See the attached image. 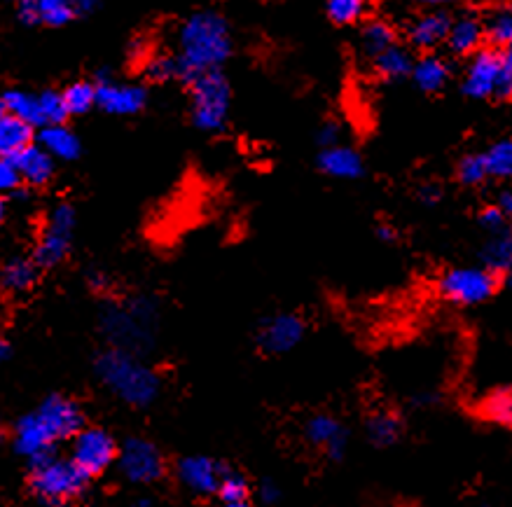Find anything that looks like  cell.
Segmentation results:
<instances>
[{
  "mask_svg": "<svg viewBox=\"0 0 512 507\" xmlns=\"http://www.w3.org/2000/svg\"><path fill=\"white\" fill-rule=\"evenodd\" d=\"M234 52L230 22L216 10L190 15L178 29V47L174 52L178 80L192 85L204 73L223 71Z\"/></svg>",
  "mask_w": 512,
  "mask_h": 507,
  "instance_id": "6da1fadb",
  "label": "cell"
},
{
  "mask_svg": "<svg viewBox=\"0 0 512 507\" xmlns=\"http://www.w3.org/2000/svg\"><path fill=\"white\" fill-rule=\"evenodd\" d=\"M85 428V412L66 395H50L36 409L15 423L12 447L26 461L57 451L59 444L73 440Z\"/></svg>",
  "mask_w": 512,
  "mask_h": 507,
  "instance_id": "7a4b0ae2",
  "label": "cell"
},
{
  "mask_svg": "<svg viewBox=\"0 0 512 507\" xmlns=\"http://www.w3.org/2000/svg\"><path fill=\"white\" fill-rule=\"evenodd\" d=\"M99 328L113 349L143 356L155 346L159 330V304L148 295L108 302L101 311Z\"/></svg>",
  "mask_w": 512,
  "mask_h": 507,
  "instance_id": "3957f363",
  "label": "cell"
},
{
  "mask_svg": "<svg viewBox=\"0 0 512 507\" xmlns=\"http://www.w3.org/2000/svg\"><path fill=\"white\" fill-rule=\"evenodd\" d=\"M94 372L115 398L131 407H150L162 391V379L141 356L108 346L94 360Z\"/></svg>",
  "mask_w": 512,
  "mask_h": 507,
  "instance_id": "277c9868",
  "label": "cell"
},
{
  "mask_svg": "<svg viewBox=\"0 0 512 507\" xmlns=\"http://www.w3.org/2000/svg\"><path fill=\"white\" fill-rule=\"evenodd\" d=\"M29 489L38 503L64 507L89 489V477L71 458H61L54 451L29 461Z\"/></svg>",
  "mask_w": 512,
  "mask_h": 507,
  "instance_id": "5b68a950",
  "label": "cell"
},
{
  "mask_svg": "<svg viewBox=\"0 0 512 507\" xmlns=\"http://www.w3.org/2000/svg\"><path fill=\"white\" fill-rule=\"evenodd\" d=\"M192 94V124L206 134H218L225 129L232 106V87L223 71L204 73L190 85Z\"/></svg>",
  "mask_w": 512,
  "mask_h": 507,
  "instance_id": "8992f818",
  "label": "cell"
},
{
  "mask_svg": "<svg viewBox=\"0 0 512 507\" xmlns=\"http://www.w3.org/2000/svg\"><path fill=\"white\" fill-rule=\"evenodd\" d=\"M75 225H78V215H75V208L71 204H59L52 208L31 255L40 269H52L68 258L73 248Z\"/></svg>",
  "mask_w": 512,
  "mask_h": 507,
  "instance_id": "52a82bcc",
  "label": "cell"
},
{
  "mask_svg": "<svg viewBox=\"0 0 512 507\" xmlns=\"http://www.w3.org/2000/svg\"><path fill=\"white\" fill-rule=\"evenodd\" d=\"M501 279L484 267H454L438 279V293L459 307H477L496 295Z\"/></svg>",
  "mask_w": 512,
  "mask_h": 507,
  "instance_id": "ba28073f",
  "label": "cell"
},
{
  "mask_svg": "<svg viewBox=\"0 0 512 507\" xmlns=\"http://www.w3.org/2000/svg\"><path fill=\"white\" fill-rule=\"evenodd\" d=\"M115 463L120 465L122 477L138 486L155 484L166 472L164 454L155 442L145 440V437H129L127 442L120 444Z\"/></svg>",
  "mask_w": 512,
  "mask_h": 507,
  "instance_id": "9c48e42d",
  "label": "cell"
},
{
  "mask_svg": "<svg viewBox=\"0 0 512 507\" xmlns=\"http://www.w3.org/2000/svg\"><path fill=\"white\" fill-rule=\"evenodd\" d=\"M117 449H120V444L115 442V437L108 430L85 426L73 437L71 461L92 479L103 475L117 461Z\"/></svg>",
  "mask_w": 512,
  "mask_h": 507,
  "instance_id": "30bf717a",
  "label": "cell"
},
{
  "mask_svg": "<svg viewBox=\"0 0 512 507\" xmlns=\"http://www.w3.org/2000/svg\"><path fill=\"white\" fill-rule=\"evenodd\" d=\"M503 52L505 50L482 47V50H477L473 57H470L461 82V92L466 94L468 99L484 101L494 96L496 80L503 64Z\"/></svg>",
  "mask_w": 512,
  "mask_h": 507,
  "instance_id": "8fae6325",
  "label": "cell"
},
{
  "mask_svg": "<svg viewBox=\"0 0 512 507\" xmlns=\"http://www.w3.org/2000/svg\"><path fill=\"white\" fill-rule=\"evenodd\" d=\"M304 321L297 314H274L260 323L258 346L269 356H283L304 339Z\"/></svg>",
  "mask_w": 512,
  "mask_h": 507,
  "instance_id": "7c38bea8",
  "label": "cell"
},
{
  "mask_svg": "<svg viewBox=\"0 0 512 507\" xmlns=\"http://www.w3.org/2000/svg\"><path fill=\"white\" fill-rule=\"evenodd\" d=\"M96 108H101L108 115H136L148 106V87L134 85H117V82H96Z\"/></svg>",
  "mask_w": 512,
  "mask_h": 507,
  "instance_id": "4fadbf2b",
  "label": "cell"
},
{
  "mask_svg": "<svg viewBox=\"0 0 512 507\" xmlns=\"http://www.w3.org/2000/svg\"><path fill=\"white\" fill-rule=\"evenodd\" d=\"M225 470L223 463L213 461L209 456H185L176 465V477L185 489L197 496H213L218 493Z\"/></svg>",
  "mask_w": 512,
  "mask_h": 507,
  "instance_id": "5bb4252c",
  "label": "cell"
},
{
  "mask_svg": "<svg viewBox=\"0 0 512 507\" xmlns=\"http://www.w3.org/2000/svg\"><path fill=\"white\" fill-rule=\"evenodd\" d=\"M304 435L314 447L325 449L332 461H342L349 447V430L342 421H337L335 416L328 414H316L311 416L304 426Z\"/></svg>",
  "mask_w": 512,
  "mask_h": 507,
  "instance_id": "9a60e30c",
  "label": "cell"
},
{
  "mask_svg": "<svg viewBox=\"0 0 512 507\" xmlns=\"http://www.w3.org/2000/svg\"><path fill=\"white\" fill-rule=\"evenodd\" d=\"M17 17L26 26H52V29H59V26L73 22L78 15H75L68 0H19Z\"/></svg>",
  "mask_w": 512,
  "mask_h": 507,
  "instance_id": "2e32d148",
  "label": "cell"
},
{
  "mask_svg": "<svg viewBox=\"0 0 512 507\" xmlns=\"http://www.w3.org/2000/svg\"><path fill=\"white\" fill-rule=\"evenodd\" d=\"M445 45L454 57H473L477 50L484 47L482 17L475 15V12H463L459 17H452Z\"/></svg>",
  "mask_w": 512,
  "mask_h": 507,
  "instance_id": "e0dca14e",
  "label": "cell"
},
{
  "mask_svg": "<svg viewBox=\"0 0 512 507\" xmlns=\"http://www.w3.org/2000/svg\"><path fill=\"white\" fill-rule=\"evenodd\" d=\"M318 169L325 176L337 180H358L365 176V162L361 152L349 148V145H332V148H323L316 157Z\"/></svg>",
  "mask_w": 512,
  "mask_h": 507,
  "instance_id": "ac0fdd59",
  "label": "cell"
},
{
  "mask_svg": "<svg viewBox=\"0 0 512 507\" xmlns=\"http://www.w3.org/2000/svg\"><path fill=\"white\" fill-rule=\"evenodd\" d=\"M449 24H452V15L447 10H428L417 22H412L410 31H407V40H410L414 50L431 52L435 47L445 45Z\"/></svg>",
  "mask_w": 512,
  "mask_h": 507,
  "instance_id": "d6986e66",
  "label": "cell"
},
{
  "mask_svg": "<svg viewBox=\"0 0 512 507\" xmlns=\"http://www.w3.org/2000/svg\"><path fill=\"white\" fill-rule=\"evenodd\" d=\"M410 80L419 92L440 94L452 80V64L438 54H426V57L414 59Z\"/></svg>",
  "mask_w": 512,
  "mask_h": 507,
  "instance_id": "ffe728a7",
  "label": "cell"
},
{
  "mask_svg": "<svg viewBox=\"0 0 512 507\" xmlns=\"http://www.w3.org/2000/svg\"><path fill=\"white\" fill-rule=\"evenodd\" d=\"M12 162L17 166L22 183L31 187H43L50 183L54 176V159L47 155L38 143H33L26 150L19 152Z\"/></svg>",
  "mask_w": 512,
  "mask_h": 507,
  "instance_id": "44dd1931",
  "label": "cell"
},
{
  "mask_svg": "<svg viewBox=\"0 0 512 507\" xmlns=\"http://www.w3.org/2000/svg\"><path fill=\"white\" fill-rule=\"evenodd\" d=\"M40 276V267L33 258L17 255L0 267V290L8 295H24L36 288Z\"/></svg>",
  "mask_w": 512,
  "mask_h": 507,
  "instance_id": "7402d4cb",
  "label": "cell"
},
{
  "mask_svg": "<svg viewBox=\"0 0 512 507\" xmlns=\"http://www.w3.org/2000/svg\"><path fill=\"white\" fill-rule=\"evenodd\" d=\"M38 145L50 155L54 162H73L80 157L82 143L75 131L64 124H54V127H43L38 134Z\"/></svg>",
  "mask_w": 512,
  "mask_h": 507,
  "instance_id": "603a6c76",
  "label": "cell"
},
{
  "mask_svg": "<svg viewBox=\"0 0 512 507\" xmlns=\"http://www.w3.org/2000/svg\"><path fill=\"white\" fill-rule=\"evenodd\" d=\"M480 260L482 267L491 272L494 276H498L503 281H510V272H512V234L510 229L508 232L501 234H491L489 241L484 243L480 250Z\"/></svg>",
  "mask_w": 512,
  "mask_h": 507,
  "instance_id": "cb8c5ba5",
  "label": "cell"
},
{
  "mask_svg": "<svg viewBox=\"0 0 512 507\" xmlns=\"http://www.w3.org/2000/svg\"><path fill=\"white\" fill-rule=\"evenodd\" d=\"M370 64H372V73H375L379 80L400 82L410 78L412 66H414V54L403 45H393L386 52L379 54V57L372 59Z\"/></svg>",
  "mask_w": 512,
  "mask_h": 507,
  "instance_id": "d4e9b609",
  "label": "cell"
},
{
  "mask_svg": "<svg viewBox=\"0 0 512 507\" xmlns=\"http://www.w3.org/2000/svg\"><path fill=\"white\" fill-rule=\"evenodd\" d=\"M33 127L17 117H0V159H15L19 152L33 145Z\"/></svg>",
  "mask_w": 512,
  "mask_h": 507,
  "instance_id": "484cf974",
  "label": "cell"
},
{
  "mask_svg": "<svg viewBox=\"0 0 512 507\" xmlns=\"http://www.w3.org/2000/svg\"><path fill=\"white\" fill-rule=\"evenodd\" d=\"M475 412L480 419L496 423V426H510L512 423V395L508 386H498L494 391L484 393L477 402Z\"/></svg>",
  "mask_w": 512,
  "mask_h": 507,
  "instance_id": "4316f807",
  "label": "cell"
},
{
  "mask_svg": "<svg viewBox=\"0 0 512 507\" xmlns=\"http://www.w3.org/2000/svg\"><path fill=\"white\" fill-rule=\"evenodd\" d=\"M393 45H398V33L389 22H384V19H372V22L363 26L361 54L365 59L372 61Z\"/></svg>",
  "mask_w": 512,
  "mask_h": 507,
  "instance_id": "83f0119b",
  "label": "cell"
},
{
  "mask_svg": "<svg viewBox=\"0 0 512 507\" xmlns=\"http://www.w3.org/2000/svg\"><path fill=\"white\" fill-rule=\"evenodd\" d=\"M365 433L375 447H393L403 437V421L393 412H375L365 421Z\"/></svg>",
  "mask_w": 512,
  "mask_h": 507,
  "instance_id": "f1b7e54d",
  "label": "cell"
},
{
  "mask_svg": "<svg viewBox=\"0 0 512 507\" xmlns=\"http://www.w3.org/2000/svg\"><path fill=\"white\" fill-rule=\"evenodd\" d=\"M484 24V43L494 50H510L512 45V12L508 5H501L482 19Z\"/></svg>",
  "mask_w": 512,
  "mask_h": 507,
  "instance_id": "f546056e",
  "label": "cell"
},
{
  "mask_svg": "<svg viewBox=\"0 0 512 507\" xmlns=\"http://www.w3.org/2000/svg\"><path fill=\"white\" fill-rule=\"evenodd\" d=\"M3 101H5V110H8V115L26 122L33 129L40 127L38 94L24 92V89H10V92L3 94Z\"/></svg>",
  "mask_w": 512,
  "mask_h": 507,
  "instance_id": "4dcf8cb0",
  "label": "cell"
},
{
  "mask_svg": "<svg viewBox=\"0 0 512 507\" xmlns=\"http://www.w3.org/2000/svg\"><path fill=\"white\" fill-rule=\"evenodd\" d=\"M484 169H487V178L505 180L512 173V141L510 138H501V141L491 143L487 150L482 152Z\"/></svg>",
  "mask_w": 512,
  "mask_h": 507,
  "instance_id": "1f68e13d",
  "label": "cell"
},
{
  "mask_svg": "<svg viewBox=\"0 0 512 507\" xmlns=\"http://www.w3.org/2000/svg\"><path fill=\"white\" fill-rule=\"evenodd\" d=\"M68 115H85L89 110L96 108V87L94 82H73L61 92Z\"/></svg>",
  "mask_w": 512,
  "mask_h": 507,
  "instance_id": "d6a6232c",
  "label": "cell"
},
{
  "mask_svg": "<svg viewBox=\"0 0 512 507\" xmlns=\"http://www.w3.org/2000/svg\"><path fill=\"white\" fill-rule=\"evenodd\" d=\"M368 8L370 0H328V3H325V12H328L330 22L337 26L361 22Z\"/></svg>",
  "mask_w": 512,
  "mask_h": 507,
  "instance_id": "836d02e7",
  "label": "cell"
},
{
  "mask_svg": "<svg viewBox=\"0 0 512 507\" xmlns=\"http://www.w3.org/2000/svg\"><path fill=\"white\" fill-rule=\"evenodd\" d=\"M38 117H40V127H54V124H64L66 122V106H64V99H61V92H52V89H47V92H40L38 94Z\"/></svg>",
  "mask_w": 512,
  "mask_h": 507,
  "instance_id": "e575fe53",
  "label": "cell"
},
{
  "mask_svg": "<svg viewBox=\"0 0 512 507\" xmlns=\"http://www.w3.org/2000/svg\"><path fill=\"white\" fill-rule=\"evenodd\" d=\"M248 493H251L248 479L241 475V472L227 468L218 486L220 500H223V503H248Z\"/></svg>",
  "mask_w": 512,
  "mask_h": 507,
  "instance_id": "d590c367",
  "label": "cell"
},
{
  "mask_svg": "<svg viewBox=\"0 0 512 507\" xmlns=\"http://www.w3.org/2000/svg\"><path fill=\"white\" fill-rule=\"evenodd\" d=\"M143 73H145V78H148L150 82H155V85L174 82V80H178L176 57L174 54H159V57L145 59Z\"/></svg>",
  "mask_w": 512,
  "mask_h": 507,
  "instance_id": "8d00e7d4",
  "label": "cell"
},
{
  "mask_svg": "<svg viewBox=\"0 0 512 507\" xmlns=\"http://www.w3.org/2000/svg\"><path fill=\"white\" fill-rule=\"evenodd\" d=\"M456 180L468 187H477L482 185L484 180H489L487 169H484L482 152H473V155H466L459 159V164H456Z\"/></svg>",
  "mask_w": 512,
  "mask_h": 507,
  "instance_id": "74e56055",
  "label": "cell"
},
{
  "mask_svg": "<svg viewBox=\"0 0 512 507\" xmlns=\"http://www.w3.org/2000/svg\"><path fill=\"white\" fill-rule=\"evenodd\" d=\"M510 218L508 215H503L501 211H498L496 206H487L482 208L480 215H477V222H480V227L487 232L489 236L491 234H501V232H508L510 229Z\"/></svg>",
  "mask_w": 512,
  "mask_h": 507,
  "instance_id": "f35d334b",
  "label": "cell"
},
{
  "mask_svg": "<svg viewBox=\"0 0 512 507\" xmlns=\"http://www.w3.org/2000/svg\"><path fill=\"white\" fill-rule=\"evenodd\" d=\"M22 187V178L12 159H0V199Z\"/></svg>",
  "mask_w": 512,
  "mask_h": 507,
  "instance_id": "ab89813d",
  "label": "cell"
},
{
  "mask_svg": "<svg viewBox=\"0 0 512 507\" xmlns=\"http://www.w3.org/2000/svg\"><path fill=\"white\" fill-rule=\"evenodd\" d=\"M510 96H512V52L505 50V52H503L501 73H498V80H496L494 99L508 101Z\"/></svg>",
  "mask_w": 512,
  "mask_h": 507,
  "instance_id": "60d3db41",
  "label": "cell"
},
{
  "mask_svg": "<svg viewBox=\"0 0 512 507\" xmlns=\"http://www.w3.org/2000/svg\"><path fill=\"white\" fill-rule=\"evenodd\" d=\"M339 138H342V127H339V122H335V120L323 122L316 131V141H318V145H321V150L332 148V145H339Z\"/></svg>",
  "mask_w": 512,
  "mask_h": 507,
  "instance_id": "b9f144b4",
  "label": "cell"
},
{
  "mask_svg": "<svg viewBox=\"0 0 512 507\" xmlns=\"http://www.w3.org/2000/svg\"><path fill=\"white\" fill-rule=\"evenodd\" d=\"M87 286L96 295H108L110 288H113V279H110L106 272H101V269H94V272L87 276Z\"/></svg>",
  "mask_w": 512,
  "mask_h": 507,
  "instance_id": "7bdbcfd3",
  "label": "cell"
},
{
  "mask_svg": "<svg viewBox=\"0 0 512 507\" xmlns=\"http://www.w3.org/2000/svg\"><path fill=\"white\" fill-rule=\"evenodd\" d=\"M417 199H419V204H424V206H438L440 201H442V190H440V185H435V183H424V185H419V190H417Z\"/></svg>",
  "mask_w": 512,
  "mask_h": 507,
  "instance_id": "ee69618b",
  "label": "cell"
},
{
  "mask_svg": "<svg viewBox=\"0 0 512 507\" xmlns=\"http://www.w3.org/2000/svg\"><path fill=\"white\" fill-rule=\"evenodd\" d=\"M258 496L265 505H276L281 500V486L274 479H262L258 486Z\"/></svg>",
  "mask_w": 512,
  "mask_h": 507,
  "instance_id": "f6af8a7d",
  "label": "cell"
},
{
  "mask_svg": "<svg viewBox=\"0 0 512 507\" xmlns=\"http://www.w3.org/2000/svg\"><path fill=\"white\" fill-rule=\"evenodd\" d=\"M71 8L75 10V15H89L101 5V0H68Z\"/></svg>",
  "mask_w": 512,
  "mask_h": 507,
  "instance_id": "bcb514c9",
  "label": "cell"
},
{
  "mask_svg": "<svg viewBox=\"0 0 512 507\" xmlns=\"http://www.w3.org/2000/svg\"><path fill=\"white\" fill-rule=\"evenodd\" d=\"M498 211H501L503 215H512V192L510 190H501L498 192V197H496V204H494Z\"/></svg>",
  "mask_w": 512,
  "mask_h": 507,
  "instance_id": "7dc6e473",
  "label": "cell"
},
{
  "mask_svg": "<svg viewBox=\"0 0 512 507\" xmlns=\"http://www.w3.org/2000/svg\"><path fill=\"white\" fill-rule=\"evenodd\" d=\"M375 234H377V239L382 241V243H396L400 239L398 232H396V227H391V225H379Z\"/></svg>",
  "mask_w": 512,
  "mask_h": 507,
  "instance_id": "c3c4849f",
  "label": "cell"
},
{
  "mask_svg": "<svg viewBox=\"0 0 512 507\" xmlns=\"http://www.w3.org/2000/svg\"><path fill=\"white\" fill-rule=\"evenodd\" d=\"M419 5H424L428 10H447L449 5H454L456 0H417Z\"/></svg>",
  "mask_w": 512,
  "mask_h": 507,
  "instance_id": "681fc988",
  "label": "cell"
},
{
  "mask_svg": "<svg viewBox=\"0 0 512 507\" xmlns=\"http://www.w3.org/2000/svg\"><path fill=\"white\" fill-rule=\"evenodd\" d=\"M129 54L131 57H145L148 59V45H145V40H134V43H131V47H129Z\"/></svg>",
  "mask_w": 512,
  "mask_h": 507,
  "instance_id": "f907efd6",
  "label": "cell"
},
{
  "mask_svg": "<svg viewBox=\"0 0 512 507\" xmlns=\"http://www.w3.org/2000/svg\"><path fill=\"white\" fill-rule=\"evenodd\" d=\"M10 353H12V349H10V344H8V342H5V339H3V337H0V365H3V363H8Z\"/></svg>",
  "mask_w": 512,
  "mask_h": 507,
  "instance_id": "816d5d0a",
  "label": "cell"
},
{
  "mask_svg": "<svg viewBox=\"0 0 512 507\" xmlns=\"http://www.w3.org/2000/svg\"><path fill=\"white\" fill-rule=\"evenodd\" d=\"M5 220H8V201L0 199V227H3Z\"/></svg>",
  "mask_w": 512,
  "mask_h": 507,
  "instance_id": "f5cc1de1",
  "label": "cell"
},
{
  "mask_svg": "<svg viewBox=\"0 0 512 507\" xmlns=\"http://www.w3.org/2000/svg\"><path fill=\"white\" fill-rule=\"evenodd\" d=\"M134 507H159V505L152 498H141V500H136Z\"/></svg>",
  "mask_w": 512,
  "mask_h": 507,
  "instance_id": "db71d44e",
  "label": "cell"
},
{
  "mask_svg": "<svg viewBox=\"0 0 512 507\" xmlns=\"http://www.w3.org/2000/svg\"><path fill=\"white\" fill-rule=\"evenodd\" d=\"M8 115V110H5V101H3V94H0V117Z\"/></svg>",
  "mask_w": 512,
  "mask_h": 507,
  "instance_id": "11a10c76",
  "label": "cell"
},
{
  "mask_svg": "<svg viewBox=\"0 0 512 507\" xmlns=\"http://www.w3.org/2000/svg\"><path fill=\"white\" fill-rule=\"evenodd\" d=\"M220 507H248V503H223Z\"/></svg>",
  "mask_w": 512,
  "mask_h": 507,
  "instance_id": "9f6ffc18",
  "label": "cell"
},
{
  "mask_svg": "<svg viewBox=\"0 0 512 507\" xmlns=\"http://www.w3.org/2000/svg\"><path fill=\"white\" fill-rule=\"evenodd\" d=\"M3 437H5V428H3V423H0V442H3Z\"/></svg>",
  "mask_w": 512,
  "mask_h": 507,
  "instance_id": "6f0895ef",
  "label": "cell"
}]
</instances>
